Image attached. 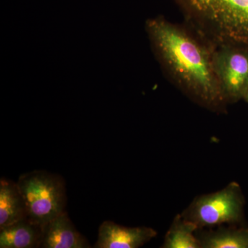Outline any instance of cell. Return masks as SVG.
<instances>
[{
    "label": "cell",
    "instance_id": "obj_1",
    "mask_svg": "<svg viewBox=\"0 0 248 248\" xmlns=\"http://www.w3.org/2000/svg\"><path fill=\"white\" fill-rule=\"evenodd\" d=\"M153 51L176 86L207 107L225 102L215 73L213 45L197 32L156 17L146 23Z\"/></svg>",
    "mask_w": 248,
    "mask_h": 248
},
{
    "label": "cell",
    "instance_id": "obj_2",
    "mask_svg": "<svg viewBox=\"0 0 248 248\" xmlns=\"http://www.w3.org/2000/svg\"><path fill=\"white\" fill-rule=\"evenodd\" d=\"M195 30L213 45L248 48V0H177Z\"/></svg>",
    "mask_w": 248,
    "mask_h": 248
},
{
    "label": "cell",
    "instance_id": "obj_3",
    "mask_svg": "<svg viewBox=\"0 0 248 248\" xmlns=\"http://www.w3.org/2000/svg\"><path fill=\"white\" fill-rule=\"evenodd\" d=\"M17 184L25 202L28 218L32 223L43 228L65 211L66 187L58 174L34 170L22 174Z\"/></svg>",
    "mask_w": 248,
    "mask_h": 248
},
{
    "label": "cell",
    "instance_id": "obj_4",
    "mask_svg": "<svg viewBox=\"0 0 248 248\" xmlns=\"http://www.w3.org/2000/svg\"><path fill=\"white\" fill-rule=\"evenodd\" d=\"M244 203L241 187L233 182L218 192L196 199L182 217L198 229L236 223L242 218Z\"/></svg>",
    "mask_w": 248,
    "mask_h": 248
},
{
    "label": "cell",
    "instance_id": "obj_5",
    "mask_svg": "<svg viewBox=\"0 0 248 248\" xmlns=\"http://www.w3.org/2000/svg\"><path fill=\"white\" fill-rule=\"evenodd\" d=\"M213 45L214 66L223 99L236 102L248 89V48L232 44Z\"/></svg>",
    "mask_w": 248,
    "mask_h": 248
},
{
    "label": "cell",
    "instance_id": "obj_6",
    "mask_svg": "<svg viewBox=\"0 0 248 248\" xmlns=\"http://www.w3.org/2000/svg\"><path fill=\"white\" fill-rule=\"evenodd\" d=\"M157 235L151 228H128L106 221L99 226L95 248H138Z\"/></svg>",
    "mask_w": 248,
    "mask_h": 248
},
{
    "label": "cell",
    "instance_id": "obj_7",
    "mask_svg": "<svg viewBox=\"0 0 248 248\" xmlns=\"http://www.w3.org/2000/svg\"><path fill=\"white\" fill-rule=\"evenodd\" d=\"M41 248H89L88 240L77 231L66 211L43 227Z\"/></svg>",
    "mask_w": 248,
    "mask_h": 248
},
{
    "label": "cell",
    "instance_id": "obj_8",
    "mask_svg": "<svg viewBox=\"0 0 248 248\" xmlns=\"http://www.w3.org/2000/svg\"><path fill=\"white\" fill-rule=\"evenodd\" d=\"M28 218L25 202L17 183L0 180V229Z\"/></svg>",
    "mask_w": 248,
    "mask_h": 248
},
{
    "label": "cell",
    "instance_id": "obj_9",
    "mask_svg": "<svg viewBox=\"0 0 248 248\" xmlns=\"http://www.w3.org/2000/svg\"><path fill=\"white\" fill-rule=\"evenodd\" d=\"M43 228L29 218L0 229V248H40Z\"/></svg>",
    "mask_w": 248,
    "mask_h": 248
},
{
    "label": "cell",
    "instance_id": "obj_10",
    "mask_svg": "<svg viewBox=\"0 0 248 248\" xmlns=\"http://www.w3.org/2000/svg\"><path fill=\"white\" fill-rule=\"evenodd\" d=\"M198 229L194 223L185 219L182 215L174 218L172 226L165 237L164 248H200V241L194 235Z\"/></svg>",
    "mask_w": 248,
    "mask_h": 248
},
{
    "label": "cell",
    "instance_id": "obj_11",
    "mask_svg": "<svg viewBox=\"0 0 248 248\" xmlns=\"http://www.w3.org/2000/svg\"><path fill=\"white\" fill-rule=\"evenodd\" d=\"M199 240L203 248H248V230L223 228L205 233Z\"/></svg>",
    "mask_w": 248,
    "mask_h": 248
},
{
    "label": "cell",
    "instance_id": "obj_12",
    "mask_svg": "<svg viewBox=\"0 0 248 248\" xmlns=\"http://www.w3.org/2000/svg\"><path fill=\"white\" fill-rule=\"evenodd\" d=\"M243 98H244L245 100L248 103V89L247 90V91H246V93H245L244 97Z\"/></svg>",
    "mask_w": 248,
    "mask_h": 248
}]
</instances>
